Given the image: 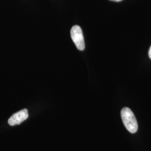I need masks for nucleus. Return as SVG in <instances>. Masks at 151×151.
<instances>
[{
    "label": "nucleus",
    "instance_id": "20e7f679",
    "mask_svg": "<svg viewBox=\"0 0 151 151\" xmlns=\"http://www.w3.org/2000/svg\"><path fill=\"white\" fill-rule=\"evenodd\" d=\"M148 55H149V57L150 58V59H151V46L149 50V52H148Z\"/></svg>",
    "mask_w": 151,
    "mask_h": 151
},
{
    "label": "nucleus",
    "instance_id": "f257e3e1",
    "mask_svg": "<svg viewBox=\"0 0 151 151\" xmlns=\"http://www.w3.org/2000/svg\"><path fill=\"white\" fill-rule=\"evenodd\" d=\"M121 117L126 129L131 133H135L138 130V125L135 115L128 108H124L121 110Z\"/></svg>",
    "mask_w": 151,
    "mask_h": 151
},
{
    "label": "nucleus",
    "instance_id": "f03ea898",
    "mask_svg": "<svg viewBox=\"0 0 151 151\" xmlns=\"http://www.w3.org/2000/svg\"><path fill=\"white\" fill-rule=\"evenodd\" d=\"M71 38L77 48L82 51L85 48L84 37L81 27L78 25H74L70 30Z\"/></svg>",
    "mask_w": 151,
    "mask_h": 151
},
{
    "label": "nucleus",
    "instance_id": "7ed1b4c3",
    "mask_svg": "<svg viewBox=\"0 0 151 151\" xmlns=\"http://www.w3.org/2000/svg\"><path fill=\"white\" fill-rule=\"evenodd\" d=\"M29 117L27 109H22V110L13 114L8 120V123L11 126L20 124Z\"/></svg>",
    "mask_w": 151,
    "mask_h": 151
},
{
    "label": "nucleus",
    "instance_id": "39448f33",
    "mask_svg": "<svg viewBox=\"0 0 151 151\" xmlns=\"http://www.w3.org/2000/svg\"><path fill=\"white\" fill-rule=\"evenodd\" d=\"M110 1H114V2H120L122 0H110Z\"/></svg>",
    "mask_w": 151,
    "mask_h": 151
}]
</instances>
